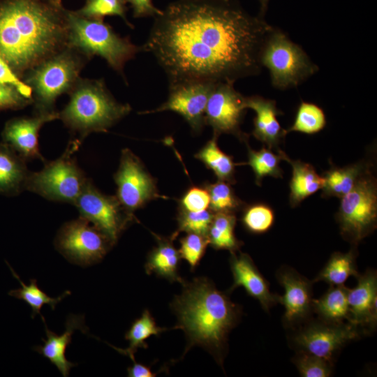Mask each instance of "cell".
Masks as SVG:
<instances>
[{
	"label": "cell",
	"instance_id": "obj_15",
	"mask_svg": "<svg viewBox=\"0 0 377 377\" xmlns=\"http://www.w3.org/2000/svg\"><path fill=\"white\" fill-rule=\"evenodd\" d=\"M359 335L357 326L348 323H313L300 331L295 341L304 352L327 361L347 342Z\"/></svg>",
	"mask_w": 377,
	"mask_h": 377
},
{
	"label": "cell",
	"instance_id": "obj_32",
	"mask_svg": "<svg viewBox=\"0 0 377 377\" xmlns=\"http://www.w3.org/2000/svg\"><path fill=\"white\" fill-rule=\"evenodd\" d=\"M248 147V164L252 168L257 185H260L262 180L267 176L282 178L283 171L280 168L282 157L280 153L274 154L272 149L263 147L259 151Z\"/></svg>",
	"mask_w": 377,
	"mask_h": 377
},
{
	"label": "cell",
	"instance_id": "obj_38",
	"mask_svg": "<svg viewBox=\"0 0 377 377\" xmlns=\"http://www.w3.org/2000/svg\"><path fill=\"white\" fill-rule=\"evenodd\" d=\"M179 252L181 258L185 260L192 270L198 265L209 245L207 237L193 232H188L180 240Z\"/></svg>",
	"mask_w": 377,
	"mask_h": 377
},
{
	"label": "cell",
	"instance_id": "obj_14",
	"mask_svg": "<svg viewBox=\"0 0 377 377\" xmlns=\"http://www.w3.org/2000/svg\"><path fill=\"white\" fill-rule=\"evenodd\" d=\"M216 83L193 81L169 86L167 101L155 110L142 114L173 111L180 114L195 133L205 124V111L209 96Z\"/></svg>",
	"mask_w": 377,
	"mask_h": 377
},
{
	"label": "cell",
	"instance_id": "obj_13",
	"mask_svg": "<svg viewBox=\"0 0 377 377\" xmlns=\"http://www.w3.org/2000/svg\"><path fill=\"white\" fill-rule=\"evenodd\" d=\"M229 82L216 83L212 90L205 108V122L209 125L214 135L232 134L246 143L248 135L243 133L240 125L247 110L245 98Z\"/></svg>",
	"mask_w": 377,
	"mask_h": 377
},
{
	"label": "cell",
	"instance_id": "obj_21",
	"mask_svg": "<svg viewBox=\"0 0 377 377\" xmlns=\"http://www.w3.org/2000/svg\"><path fill=\"white\" fill-rule=\"evenodd\" d=\"M45 326L47 339H43L44 344L34 348L38 353L55 365L63 376L69 375L70 370L77 364L68 361L65 355L66 350L71 342V337L75 330H80L86 333L87 327L84 323V317L70 314L67 318L66 331L61 335H57Z\"/></svg>",
	"mask_w": 377,
	"mask_h": 377
},
{
	"label": "cell",
	"instance_id": "obj_44",
	"mask_svg": "<svg viewBox=\"0 0 377 377\" xmlns=\"http://www.w3.org/2000/svg\"><path fill=\"white\" fill-rule=\"evenodd\" d=\"M129 377H154L156 376L155 372L151 371L149 367L133 361V364L127 369Z\"/></svg>",
	"mask_w": 377,
	"mask_h": 377
},
{
	"label": "cell",
	"instance_id": "obj_42",
	"mask_svg": "<svg viewBox=\"0 0 377 377\" xmlns=\"http://www.w3.org/2000/svg\"><path fill=\"white\" fill-rule=\"evenodd\" d=\"M0 83L15 87L26 98L32 99V89L12 71L0 54Z\"/></svg>",
	"mask_w": 377,
	"mask_h": 377
},
{
	"label": "cell",
	"instance_id": "obj_9",
	"mask_svg": "<svg viewBox=\"0 0 377 377\" xmlns=\"http://www.w3.org/2000/svg\"><path fill=\"white\" fill-rule=\"evenodd\" d=\"M370 165L341 199L337 214L341 235L357 244L376 228L377 181Z\"/></svg>",
	"mask_w": 377,
	"mask_h": 377
},
{
	"label": "cell",
	"instance_id": "obj_31",
	"mask_svg": "<svg viewBox=\"0 0 377 377\" xmlns=\"http://www.w3.org/2000/svg\"><path fill=\"white\" fill-rule=\"evenodd\" d=\"M6 264L10 268L13 276L17 279L22 286L20 288L10 290L8 295L27 303L32 309V318L36 314H39L42 317L44 324H46L43 316L40 313L42 306L44 304H49L52 309H54L56 304L66 296L71 295V292L66 290L61 296L57 298L50 297L38 288L36 279H31L29 284H24L12 267L7 262Z\"/></svg>",
	"mask_w": 377,
	"mask_h": 377
},
{
	"label": "cell",
	"instance_id": "obj_6",
	"mask_svg": "<svg viewBox=\"0 0 377 377\" xmlns=\"http://www.w3.org/2000/svg\"><path fill=\"white\" fill-rule=\"evenodd\" d=\"M260 61L269 70L272 86L281 90L297 87L319 70L299 45L274 27L264 41Z\"/></svg>",
	"mask_w": 377,
	"mask_h": 377
},
{
	"label": "cell",
	"instance_id": "obj_3",
	"mask_svg": "<svg viewBox=\"0 0 377 377\" xmlns=\"http://www.w3.org/2000/svg\"><path fill=\"white\" fill-rule=\"evenodd\" d=\"M182 285V292L175 297L171 308L177 318L174 329L182 330L186 337L184 355L198 346L221 364L228 335L238 322L240 308L205 277Z\"/></svg>",
	"mask_w": 377,
	"mask_h": 377
},
{
	"label": "cell",
	"instance_id": "obj_2",
	"mask_svg": "<svg viewBox=\"0 0 377 377\" xmlns=\"http://www.w3.org/2000/svg\"><path fill=\"white\" fill-rule=\"evenodd\" d=\"M61 0H0V54L22 76L67 47Z\"/></svg>",
	"mask_w": 377,
	"mask_h": 377
},
{
	"label": "cell",
	"instance_id": "obj_12",
	"mask_svg": "<svg viewBox=\"0 0 377 377\" xmlns=\"http://www.w3.org/2000/svg\"><path fill=\"white\" fill-rule=\"evenodd\" d=\"M117 185L116 197L130 216L149 201L161 196L155 179L129 149L121 151L118 170L114 175Z\"/></svg>",
	"mask_w": 377,
	"mask_h": 377
},
{
	"label": "cell",
	"instance_id": "obj_7",
	"mask_svg": "<svg viewBox=\"0 0 377 377\" xmlns=\"http://www.w3.org/2000/svg\"><path fill=\"white\" fill-rule=\"evenodd\" d=\"M81 141H71L58 158L46 163L38 172H31L25 190L52 201L74 205L88 181L73 154Z\"/></svg>",
	"mask_w": 377,
	"mask_h": 377
},
{
	"label": "cell",
	"instance_id": "obj_45",
	"mask_svg": "<svg viewBox=\"0 0 377 377\" xmlns=\"http://www.w3.org/2000/svg\"><path fill=\"white\" fill-rule=\"evenodd\" d=\"M270 0H258L260 3L259 15L264 17L268 8V4Z\"/></svg>",
	"mask_w": 377,
	"mask_h": 377
},
{
	"label": "cell",
	"instance_id": "obj_43",
	"mask_svg": "<svg viewBox=\"0 0 377 377\" xmlns=\"http://www.w3.org/2000/svg\"><path fill=\"white\" fill-rule=\"evenodd\" d=\"M133 9L134 17H156L162 13L157 8L152 0H126Z\"/></svg>",
	"mask_w": 377,
	"mask_h": 377
},
{
	"label": "cell",
	"instance_id": "obj_20",
	"mask_svg": "<svg viewBox=\"0 0 377 377\" xmlns=\"http://www.w3.org/2000/svg\"><path fill=\"white\" fill-rule=\"evenodd\" d=\"M348 322L374 327L377 320V276L368 270L357 275L356 286L348 290Z\"/></svg>",
	"mask_w": 377,
	"mask_h": 377
},
{
	"label": "cell",
	"instance_id": "obj_34",
	"mask_svg": "<svg viewBox=\"0 0 377 377\" xmlns=\"http://www.w3.org/2000/svg\"><path fill=\"white\" fill-rule=\"evenodd\" d=\"M209 198V209L214 213H235L243 206L228 182L218 180L214 184H206Z\"/></svg>",
	"mask_w": 377,
	"mask_h": 377
},
{
	"label": "cell",
	"instance_id": "obj_35",
	"mask_svg": "<svg viewBox=\"0 0 377 377\" xmlns=\"http://www.w3.org/2000/svg\"><path fill=\"white\" fill-rule=\"evenodd\" d=\"M126 0H86L84 6L76 12L83 17L96 20H103L108 15L119 16L133 28L126 18Z\"/></svg>",
	"mask_w": 377,
	"mask_h": 377
},
{
	"label": "cell",
	"instance_id": "obj_24",
	"mask_svg": "<svg viewBox=\"0 0 377 377\" xmlns=\"http://www.w3.org/2000/svg\"><path fill=\"white\" fill-rule=\"evenodd\" d=\"M278 151L282 160L287 161L293 168L289 200L290 206L295 207L304 199L321 189L324 184V179L316 172L311 165L300 160L290 158L280 149Z\"/></svg>",
	"mask_w": 377,
	"mask_h": 377
},
{
	"label": "cell",
	"instance_id": "obj_30",
	"mask_svg": "<svg viewBox=\"0 0 377 377\" xmlns=\"http://www.w3.org/2000/svg\"><path fill=\"white\" fill-rule=\"evenodd\" d=\"M356 255L353 250L348 253L335 252L314 281H323L330 286H341L351 276H357L355 264Z\"/></svg>",
	"mask_w": 377,
	"mask_h": 377
},
{
	"label": "cell",
	"instance_id": "obj_23",
	"mask_svg": "<svg viewBox=\"0 0 377 377\" xmlns=\"http://www.w3.org/2000/svg\"><path fill=\"white\" fill-rule=\"evenodd\" d=\"M26 160L7 144L0 143V194L19 195L25 190L31 172Z\"/></svg>",
	"mask_w": 377,
	"mask_h": 377
},
{
	"label": "cell",
	"instance_id": "obj_19",
	"mask_svg": "<svg viewBox=\"0 0 377 377\" xmlns=\"http://www.w3.org/2000/svg\"><path fill=\"white\" fill-rule=\"evenodd\" d=\"M245 103L246 108L252 109L256 113L252 131L253 137L266 145L267 148L278 151L287 131L277 119V116L283 112L277 108L276 101L256 95L246 97Z\"/></svg>",
	"mask_w": 377,
	"mask_h": 377
},
{
	"label": "cell",
	"instance_id": "obj_26",
	"mask_svg": "<svg viewBox=\"0 0 377 377\" xmlns=\"http://www.w3.org/2000/svg\"><path fill=\"white\" fill-rule=\"evenodd\" d=\"M348 288L344 285L331 286L319 299L312 300V309L324 322L341 323L349 319Z\"/></svg>",
	"mask_w": 377,
	"mask_h": 377
},
{
	"label": "cell",
	"instance_id": "obj_27",
	"mask_svg": "<svg viewBox=\"0 0 377 377\" xmlns=\"http://www.w3.org/2000/svg\"><path fill=\"white\" fill-rule=\"evenodd\" d=\"M235 213H214L207 235L209 245L215 249L228 250L230 253L237 251L242 243L235 237Z\"/></svg>",
	"mask_w": 377,
	"mask_h": 377
},
{
	"label": "cell",
	"instance_id": "obj_29",
	"mask_svg": "<svg viewBox=\"0 0 377 377\" xmlns=\"http://www.w3.org/2000/svg\"><path fill=\"white\" fill-rule=\"evenodd\" d=\"M166 328L157 326L150 311L145 309L141 316L131 325L125 334V339L128 341L129 346L126 349L112 346L119 353L128 356L132 361H135L134 354L138 348H147L148 345L146 341L151 336H158Z\"/></svg>",
	"mask_w": 377,
	"mask_h": 377
},
{
	"label": "cell",
	"instance_id": "obj_33",
	"mask_svg": "<svg viewBox=\"0 0 377 377\" xmlns=\"http://www.w3.org/2000/svg\"><path fill=\"white\" fill-rule=\"evenodd\" d=\"M325 125L326 117L323 109L313 103L302 101L293 123L286 131L312 135L322 131Z\"/></svg>",
	"mask_w": 377,
	"mask_h": 377
},
{
	"label": "cell",
	"instance_id": "obj_39",
	"mask_svg": "<svg viewBox=\"0 0 377 377\" xmlns=\"http://www.w3.org/2000/svg\"><path fill=\"white\" fill-rule=\"evenodd\" d=\"M295 364L303 377H327L332 374L330 361L304 351L297 358Z\"/></svg>",
	"mask_w": 377,
	"mask_h": 377
},
{
	"label": "cell",
	"instance_id": "obj_16",
	"mask_svg": "<svg viewBox=\"0 0 377 377\" xmlns=\"http://www.w3.org/2000/svg\"><path fill=\"white\" fill-rule=\"evenodd\" d=\"M59 119V112L36 113L31 117H18L8 121L2 131V142L26 161L45 162L38 146V133L47 122Z\"/></svg>",
	"mask_w": 377,
	"mask_h": 377
},
{
	"label": "cell",
	"instance_id": "obj_40",
	"mask_svg": "<svg viewBox=\"0 0 377 377\" xmlns=\"http://www.w3.org/2000/svg\"><path fill=\"white\" fill-rule=\"evenodd\" d=\"M180 202L181 208L187 211L205 210L209 207V194L205 188L193 186L184 194Z\"/></svg>",
	"mask_w": 377,
	"mask_h": 377
},
{
	"label": "cell",
	"instance_id": "obj_5",
	"mask_svg": "<svg viewBox=\"0 0 377 377\" xmlns=\"http://www.w3.org/2000/svg\"><path fill=\"white\" fill-rule=\"evenodd\" d=\"M67 47L88 57L98 55L123 75L126 63L142 50L128 38L121 37L103 20L91 19L67 10Z\"/></svg>",
	"mask_w": 377,
	"mask_h": 377
},
{
	"label": "cell",
	"instance_id": "obj_10",
	"mask_svg": "<svg viewBox=\"0 0 377 377\" xmlns=\"http://www.w3.org/2000/svg\"><path fill=\"white\" fill-rule=\"evenodd\" d=\"M54 245L70 262L82 266L98 263L113 246L101 230L80 216L60 228Z\"/></svg>",
	"mask_w": 377,
	"mask_h": 377
},
{
	"label": "cell",
	"instance_id": "obj_1",
	"mask_svg": "<svg viewBox=\"0 0 377 377\" xmlns=\"http://www.w3.org/2000/svg\"><path fill=\"white\" fill-rule=\"evenodd\" d=\"M272 28L238 0H178L154 17L141 49L154 56L169 86L234 84L260 73L261 48Z\"/></svg>",
	"mask_w": 377,
	"mask_h": 377
},
{
	"label": "cell",
	"instance_id": "obj_22",
	"mask_svg": "<svg viewBox=\"0 0 377 377\" xmlns=\"http://www.w3.org/2000/svg\"><path fill=\"white\" fill-rule=\"evenodd\" d=\"M156 241V246L149 253L145 265L147 274H154L158 277L170 282H179L182 284L184 280L179 274V265L181 256L172 242L175 238L163 237L154 234Z\"/></svg>",
	"mask_w": 377,
	"mask_h": 377
},
{
	"label": "cell",
	"instance_id": "obj_36",
	"mask_svg": "<svg viewBox=\"0 0 377 377\" xmlns=\"http://www.w3.org/2000/svg\"><path fill=\"white\" fill-rule=\"evenodd\" d=\"M274 222L273 209L267 205L257 203L246 207L242 216V223L251 233L263 234L267 232Z\"/></svg>",
	"mask_w": 377,
	"mask_h": 377
},
{
	"label": "cell",
	"instance_id": "obj_37",
	"mask_svg": "<svg viewBox=\"0 0 377 377\" xmlns=\"http://www.w3.org/2000/svg\"><path fill=\"white\" fill-rule=\"evenodd\" d=\"M214 214L210 209L191 212L181 208L177 216L178 228L172 236L176 238L180 232H193L207 236Z\"/></svg>",
	"mask_w": 377,
	"mask_h": 377
},
{
	"label": "cell",
	"instance_id": "obj_8",
	"mask_svg": "<svg viewBox=\"0 0 377 377\" xmlns=\"http://www.w3.org/2000/svg\"><path fill=\"white\" fill-rule=\"evenodd\" d=\"M75 52L66 47L29 73L26 84L32 89L36 113L55 112L57 98L70 91L80 79L82 62Z\"/></svg>",
	"mask_w": 377,
	"mask_h": 377
},
{
	"label": "cell",
	"instance_id": "obj_41",
	"mask_svg": "<svg viewBox=\"0 0 377 377\" xmlns=\"http://www.w3.org/2000/svg\"><path fill=\"white\" fill-rule=\"evenodd\" d=\"M31 102L15 87L0 83V110L20 109Z\"/></svg>",
	"mask_w": 377,
	"mask_h": 377
},
{
	"label": "cell",
	"instance_id": "obj_18",
	"mask_svg": "<svg viewBox=\"0 0 377 377\" xmlns=\"http://www.w3.org/2000/svg\"><path fill=\"white\" fill-rule=\"evenodd\" d=\"M277 279L285 290L283 295H278V302L285 309V322L292 324L306 317L312 309L311 283L288 269L281 270Z\"/></svg>",
	"mask_w": 377,
	"mask_h": 377
},
{
	"label": "cell",
	"instance_id": "obj_25",
	"mask_svg": "<svg viewBox=\"0 0 377 377\" xmlns=\"http://www.w3.org/2000/svg\"><path fill=\"white\" fill-rule=\"evenodd\" d=\"M369 165V162L363 161L343 168L332 165L323 173L324 184L321 188L322 197L341 198L353 188Z\"/></svg>",
	"mask_w": 377,
	"mask_h": 377
},
{
	"label": "cell",
	"instance_id": "obj_17",
	"mask_svg": "<svg viewBox=\"0 0 377 377\" xmlns=\"http://www.w3.org/2000/svg\"><path fill=\"white\" fill-rule=\"evenodd\" d=\"M230 266L233 276L230 291L243 287L248 295L257 300L266 311L278 302V295L270 292L267 281L247 253H231Z\"/></svg>",
	"mask_w": 377,
	"mask_h": 377
},
{
	"label": "cell",
	"instance_id": "obj_4",
	"mask_svg": "<svg viewBox=\"0 0 377 377\" xmlns=\"http://www.w3.org/2000/svg\"><path fill=\"white\" fill-rule=\"evenodd\" d=\"M70 92L59 119L79 134L80 141L91 133L106 132L131 110L114 99L102 80L79 79Z\"/></svg>",
	"mask_w": 377,
	"mask_h": 377
},
{
	"label": "cell",
	"instance_id": "obj_28",
	"mask_svg": "<svg viewBox=\"0 0 377 377\" xmlns=\"http://www.w3.org/2000/svg\"><path fill=\"white\" fill-rule=\"evenodd\" d=\"M217 136L214 135L195 154L218 178L229 184H234L235 163L232 157L225 154L217 145Z\"/></svg>",
	"mask_w": 377,
	"mask_h": 377
},
{
	"label": "cell",
	"instance_id": "obj_11",
	"mask_svg": "<svg viewBox=\"0 0 377 377\" xmlns=\"http://www.w3.org/2000/svg\"><path fill=\"white\" fill-rule=\"evenodd\" d=\"M73 205L80 216L101 230L113 246L134 219L126 213L116 195L101 193L90 179Z\"/></svg>",
	"mask_w": 377,
	"mask_h": 377
}]
</instances>
